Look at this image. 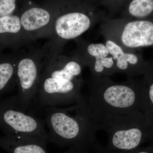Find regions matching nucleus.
<instances>
[{"label":"nucleus","instance_id":"f257e3e1","mask_svg":"<svg viewBox=\"0 0 153 153\" xmlns=\"http://www.w3.org/2000/svg\"><path fill=\"white\" fill-rule=\"evenodd\" d=\"M85 66L76 56L50 55L44 60L34 103L42 109L47 106L64 107L75 104L82 97Z\"/></svg>","mask_w":153,"mask_h":153},{"label":"nucleus","instance_id":"f03ea898","mask_svg":"<svg viewBox=\"0 0 153 153\" xmlns=\"http://www.w3.org/2000/svg\"><path fill=\"white\" fill-rule=\"evenodd\" d=\"M42 110L48 128V141L68 149L91 151L97 142L98 130L85 97L72 105L45 107Z\"/></svg>","mask_w":153,"mask_h":153},{"label":"nucleus","instance_id":"7ed1b4c3","mask_svg":"<svg viewBox=\"0 0 153 153\" xmlns=\"http://www.w3.org/2000/svg\"><path fill=\"white\" fill-rule=\"evenodd\" d=\"M88 104L95 122L115 115L146 114V87L143 78H128L117 82L109 77L90 76Z\"/></svg>","mask_w":153,"mask_h":153},{"label":"nucleus","instance_id":"20e7f679","mask_svg":"<svg viewBox=\"0 0 153 153\" xmlns=\"http://www.w3.org/2000/svg\"><path fill=\"white\" fill-rule=\"evenodd\" d=\"M54 13L48 38L50 55L61 54L68 42L81 37L107 17L99 6L84 0H68L63 11Z\"/></svg>","mask_w":153,"mask_h":153},{"label":"nucleus","instance_id":"39448f33","mask_svg":"<svg viewBox=\"0 0 153 153\" xmlns=\"http://www.w3.org/2000/svg\"><path fill=\"white\" fill-rule=\"evenodd\" d=\"M97 130L108 136V150L127 152L138 149L148 138L153 137V124L144 112L117 114L95 123Z\"/></svg>","mask_w":153,"mask_h":153},{"label":"nucleus","instance_id":"423d86ee","mask_svg":"<svg viewBox=\"0 0 153 153\" xmlns=\"http://www.w3.org/2000/svg\"><path fill=\"white\" fill-rule=\"evenodd\" d=\"M100 24V34L126 51L153 47V19L128 20L106 17Z\"/></svg>","mask_w":153,"mask_h":153},{"label":"nucleus","instance_id":"0eeeda50","mask_svg":"<svg viewBox=\"0 0 153 153\" xmlns=\"http://www.w3.org/2000/svg\"><path fill=\"white\" fill-rule=\"evenodd\" d=\"M49 51L48 43L42 48L31 46L17 55L16 95L19 105L27 111L34 103L44 60Z\"/></svg>","mask_w":153,"mask_h":153},{"label":"nucleus","instance_id":"6e6552de","mask_svg":"<svg viewBox=\"0 0 153 153\" xmlns=\"http://www.w3.org/2000/svg\"><path fill=\"white\" fill-rule=\"evenodd\" d=\"M44 122L21 108L16 95L0 99V129L4 135L47 143Z\"/></svg>","mask_w":153,"mask_h":153},{"label":"nucleus","instance_id":"1a4fd4ad","mask_svg":"<svg viewBox=\"0 0 153 153\" xmlns=\"http://www.w3.org/2000/svg\"><path fill=\"white\" fill-rule=\"evenodd\" d=\"M74 41L76 48L72 55L88 67L90 76L109 77L115 74L114 60L105 44L91 43L81 36Z\"/></svg>","mask_w":153,"mask_h":153},{"label":"nucleus","instance_id":"9d476101","mask_svg":"<svg viewBox=\"0 0 153 153\" xmlns=\"http://www.w3.org/2000/svg\"><path fill=\"white\" fill-rule=\"evenodd\" d=\"M104 44L114 60L116 73L125 74L128 78H136L144 75L149 61L145 60L140 53L137 51H126L110 40H105Z\"/></svg>","mask_w":153,"mask_h":153},{"label":"nucleus","instance_id":"9b49d317","mask_svg":"<svg viewBox=\"0 0 153 153\" xmlns=\"http://www.w3.org/2000/svg\"><path fill=\"white\" fill-rule=\"evenodd\" d=\"M54 13L47 9L34 7L27 9L20 15L22 27L33 41L48 38Z\"/></svg>","mask_w":153,"mask_h":153},{"label":"nucleus","instance_id":"f8f14e48","mask_svg":"<svg viewBox=\"0 0 153 153\" xmlns=\"http://www.w3.org/2000/svg\"><path fill=\"white\" fill-rule=\"evenodd\" d=\"M47 144L35 139L0 137V148L7 153H49Z\"/></svg>","mask_w":153,"mask_h":153},{"label":"nucleus","instance_id":"ddd939ff","mask_svg":"<svg viewBox=\"0 0 153 153\" xmlns=\"http://www.w3.org/2000/svg\"><path fill=\"white\" fill-rule=\"evenodd\" d=\"M119 18L128 20L153 19V0H128Z\"/></svg>","mask_w":153,"mask_h":153},{"label":"nucleus","instance_id":"4468645a","mask_svg":"<svg viewBox=\"0 0 153 153\" xmlns=\"http://www.w3.org/2000/svg\"><path fill=\"white\" fill-rule=\"evenodd\" d=\"M17 55L0 59V99L16 85Z\"/></svg>","mask_w":153,"mask_h":153},{"label":"nucleus","instance_id":"2eb2a0df","mask_svg":"<svg viewBox=\"0 0 153 153\" xmlns=\"http://www.w3.org/2000/svg\"><path fill=\"white\" fill-rule=\"evenodd\" d=\"M143 79L146 87V114L153 124V61H149L147 69Z\"/></svg>","mask_w":153,"mask_h":153},{"label":"nucleus","instance_id":"dca6fc26","mask_svg":"<svg viewBox=\"0 0 153 153\" xmlns=\"http://www.w3.org/2000/svg\"><path fill=\"white\" fill-rule=\"evenodd\" d=\"M128 0H100L98 5L102 7L108 18H115L120 13L124 5Z\"/></svg>","mask_w":153,"mask_h":153},{"label":"nucleus","instance_id":"f3484780","mask_svg":"<svg viewBox=\"0 0 153 153\" xmlns=\"http://www.w3.org/2000/svg\"><path fill=\"white\" fill-rule=\"evenodd\" d=\"M16 0H0V17L13 15Z\"/></svg>","mask_w":153,"mask_h":153},{"label":"nucleus","instance_id":"a211bd4d","mask_svg":"<svg viewBox=\"0 0 153 153\" xmlns=\"http://www.w3.org/2000/svg\"><path fill=\"white\" fill-rule=\"evenodd\" d=\"M63 153H93L90 150H77L68 149V150Z\"/></svg>","mask_w":153,"mask_h":153},{"label":"nucleus","instance_id":"6ab92c4d","mask_svg":"<svg viewBox=\"0 0 153 153\" xmlns=\"http://www.w3.org/2000/svg\"><path fill=\"white\" fill-rule=\"evenodd\" d=\"M84 1H87L88 2L92 3V4L98 5L99 1L100 0H84Z\"/></svg>","mask_w":153,"mask_h":153}]
</instances>
